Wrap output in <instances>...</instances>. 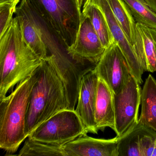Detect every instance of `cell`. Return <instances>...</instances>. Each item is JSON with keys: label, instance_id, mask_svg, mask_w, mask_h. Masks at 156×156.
Returning <instances> with one entry per match:
<instances>
[{"label": "cell", "instance_id": "6da1fadb", "mask_svg": "<svg viewBox=\"0 0 156 156\" xmlns=\"http://www.w3.org/2000/svg\"><path fill=\"white\" fill-rule=\"evenodd\" d=\"M42 62L23 41L15 16L0 37V100L16 85L33 74Z\"/></svg>", "mask_w": 156, "mask_h": 156}, {"label": "cell", "instance_id": "7a4b0ae2", "mask_svg": "<svg viewBox=\"0 0 156 156\" xmlns=\"http://www.w3.org/2000/svg\"><path fill=\"white\" fill-rule=\"evenodd\" d=\"M36 72L37 80L31 92L26 114L28 136L55 113L68 108L64 85L49 62L43 61Z\"/></svg>", "mask_w": 156, "mask_h": 156}, {"label": "cell", "instance_id": "3957f363", "mask_svg": "<svg viewBox=\"0 0 156 156\" xmlns=\"http://www.w3.org/2000/svg\"><path fill=\"white\" fill-rule=\"evenodd\" d=\"M36 71L0 100V148L7 155L15 153L28 137L26 114L31 92L37 80Z\"/></svg>", "mask_w": 156, "mask_h": 156}, {"label": "cell", "instance_id": "277c9868", "mask_svg": "<svg viewBox=\"0 0 156 156\" xmlns=\"http://www.w3.org/2000/svg\"><path fill=\"white\" fill-rule=\"evenodd\" d=\"M67 50L73 44L79 29L82 13L77 0H28Z\"/></svg>", "mask_w": 156, "mask_h": 156}, {"label": "cell", "instance_id": "5b68a950", "mask_svg": "<svg viewBox=\"0 0 156 156\" xmlns=\"http://www.w3.org/2000/svg\"><path fill=\"white\" fill-rule=\"evenodd\" d=\"M87 133L75 110L66 108L45 120L28 136L46 144L62 146Z\"/></svg>", "mask_w": 156, "mask_h": 156}, {"label": "cell", "instance_id": "8992f818", "mask_svg": "<svg viewBox=\"0 0 156 156\" xmlns=\"http://www.w3.org/2000/svg\"><path fill=\"white\" fill-rule=\"evenodd\" d=\"M140 84L130 75L126 84L118 94H114L117 136L124 135L138 122V112L141 100Z\"/></svg>", "mask_w": 156, "mask_h": 156}, {"label": "cell", "instance_id": "52a82bcc", "mask_svg": "<svg viewBox=\"0 0 156 156\" xmlns=\"http://www.w3.org/2000/svg\"><path fill=\"white\" fill-rule=\"evenodd\" d=\"M114 94L120 92L131 75L127 62L115 42L107 48L95 68Z\"/></svg>", "mask_w": 156, "mask_h": 156}, {"label": "cell", "instance_id": "ba28073f", "mask_svg": "<svg viewBox=\"0 0 156 156\" xmlns=\"http://www.w3.org/2000/svg\"><path fill=\"white\" fill-rule=\"evenodd\" d=\"M90 19L82 14L74 42L67 49L77 63L97 65L105 50Z\"/></svg>", "mask_w": 156, "mask_h": 156}, {"label": "cell", "instance_id": "9c48e42d", "mask_svg": "<svg viewBox=\"0 0 156 156\" xmlns=\"http://www.w3.org/2000/svg\"><path fill=\"white\" fill-rule=\"evenodd\" d=\"M90 3L96 5L102 11L115 42L118 45L127 62L131 75L139 84H142V75L144 70L137 58L132 45L128 41L124 31L114 16L107 0H89L83 8Z\"/></svg>", "mask_w": 156, "mask_h": 156}, {"label": "cell", "instance_id": "30bf717a", "mask_svg": "<svg viewBox=\"0 0 156 156\" xmlns=\"http://www.w3.org/2000/svg\"><path fill=\"white\" fill-rule=\"evenodd\" d=\"M99 77L95 69L83 75L79 86L76 107L75 109L87 133L98 134L95 122V108Z\"/></svg>", "mask_w": 156, "mask_h": 156}, {"label": "cell", "instance_id": "8fae6325", "mask_svg": "<svg viewBox=\"0 0 156 156\" xmlns=\"http://www.w3.org/2000/svg\"><path fill=\"white\" fill-rule=\"evenodd\" d=\"M117 139V136L106 140L85 134L62 147L66 156H118Z\"/></svg>", "mask_w": 156, "mask_h": 156}, {"label": "cell", "instance_id": "7c38bea8", "mask_svg": "<svg viewBox=\"0 0 156 156\" xmlns=\"http://www.w3.org/2000/svg\"><path fill=\"white\" fill-rule=\"evenodd\" d=\"M133 48L144 71L156 72V29L136 23Z\"/></svg>", "mask_w": 156, "mask_h": 156}, {"label": "cell", "instance_id": "4fadbf2b", "mask_svg": "<svg viewBox=\"0 0 156 156\" xmlns=\"http://www.w3.org/2000/svg\"><path fill=\"white\" fill-rule=\"evenodd\" d=\"M95 122L98 130L115 128L114 94L107 85L99 79L95 108Z\"/></svg>", "mask_w": 156, "mask_h": 156}, {"label": "cell", "instance_id": "5bb4252c", "mask_svg": "<svg viewBox=\"0 0 156 156\" xmlns=\"http://www.w3.org/2000/svg\"><path fill=\"white\" fill-rule=\"evenodd\" d=\"M16 17L19 21L23 39L34 53L43 61L48 59L47 48L40 32L19 5L16 9Z\"/></svg>", "mask_w": 156, "mask_h": 156}, {"label": "cell", "instance_id": "9a60e30c", "mask_svg": "<svg viewBox=\"0 0 156 156\" xmlns=\"http://www.w3.org/2000/svg\"><path fill=\"white\" fill-rule=\"evenodd\" d=\"M141 113L138 122L156 132V80L151 75L141 90Z\"/></svg>", "mask_w": 156, "mask_h": 156}, {"label": "cell", "instance_id": "2e32d148", "mask_svg": "<svg viewBox=\"0 0 156 156\" xmlns=\"http://www.w3.org/2000/svg\"><path fill=\"white\" fill-rule=\"evenodd\" d=\"M113 14L133 47L136 41V24L130 10L123 0H107Z\"/></svg>", "mask_w": 156, "mask_h": 156}, {"label": "cell", "instance_id": "e0dca14e", "mask_svg": "<svg viewBox=\"0 0 156 156\" xmlns=\"http://www.w3.org/2000/svg\"><path fill=\"white\" fill-rule=\"evenodd\" d=\"M82 14L90 19L102 44L105 49L115 42L105 17L102 11L96 5L89 3L83 8Z\"/></svg>", "mask_w": 156, "mask_h": 156}, {"label": "cell", "instance_id": "ac0fdd59", "mask_svg": "<svg viewBox=\"0 0 156 156\" xmlns=\"http://www.w3.org/2000/svg\"><path fill=\"white\" fill-rule=\"evenodd\" d=\"M144 126L138 122L124 135L117 137L118 156H142L140 140Z\"/></svg>", "mask_w": 156, "mask_h": 156}, {"label": "cell", "instance_id": "d6986e66", "mask_svg": "<svg viewBox=\"0 0 156 156\" xmlns=\"http://www.w3.org/2000/svg\"><path fill=\"white\" fill-rule=\"evenodd\" d=\"M18 156H66L62 146L46 144L32 139H25Z\"/></svg>", "mask_w": 156, "mask_h": 156}, {"label": "cell", "instance_id": "ffe728a7", "mask_svg": "<svg viewBox=\"0 0 156 156\" xmlns=\"http://www.w3.org/2000/svg\"><path fill=\"white\" fill-rule=\"evenodd\" d=\"M136 23L156 29V13L144 0H123Z\"/></svg>", "mask_w": 156, "mask_h": 156}, {"label": "cell", "instance_id": "44dd1931", "mask_svg": "<svg viewBox=\"0 0 156 156\" xmlns=\"http://www.w3.org/2000/svg\"><path fill=\"white\" fill-rule=\"evenodd\" d=\"M142 156H156V132L144 126L140 140Z\"/></svg>", "mask_w": 156, "mask_h": 156}, {"label": "cell", "instance_id": "7402d4cb", "mask_svg": "<svg viewBox=\"0 0 156 156\" xmlns=\"http://www.w3.org/2000/svg\"><path fill=\"white\" fill-rule=\"evenodd\" d=\"M20 1V0H13L0 3V37L3 35L9 26Z\"/></svg>", "mask_w": 156, "mask_h": 156}, {"label": "cell", "instance_id": "603a6c76", "mask_svg": "<svg viewBox=\"0 0 156 156\" xmlns=\"http://www.w3.org/2000/svg\"><path fill=\"white\" fill-rule=\"evenodd\" d=\"M150 8L156 13V0H144Z\"/></svg>", "mask_w": 156, "mask_h": 156}, {"label": "cell", "instance_id": "cb8c5ba5", "mask_svg": "<svg viewBox=\"0 0 156 156\" xmlns=\"http://www.w3.org/2000/svg\"><path fill=\"white\" fill-rule=\"evenodd\" d=\"M87 1H88V0H77V4H78L79 11L82 13L83 7L87 3Z\"/></svg>", "mask_w": 156, "mask_h": 156}, {"label": "cell", "instance_id": "d4e9b609", "mask_svg": "<svg viewBox=\"0 0 156 156\" xmlns=\"http://www.w3.org/2000/svg\"><path fill=\"white\" fill-rule=\"evenodd\" d=\"M12 1L13 0H0V3H4V2H8Z\"/></svg>", "mask_w": 156, "mask_h": 156}, {"label": "cell", "instance_id": "484cf974", "mask_svg": "<svg viewBox=\"0 0 156 156\" xmlns=\"http://www.w3.org/2000/svg\"><path fill=\"white\" fill-rule=\"evenodd\" d=\"M89 1V0H88V1H87V2H88V1ZM87 3H86V4H87Z\"/></svg>", "mask_w": 156, "mask_h": 156}]
</instances>
